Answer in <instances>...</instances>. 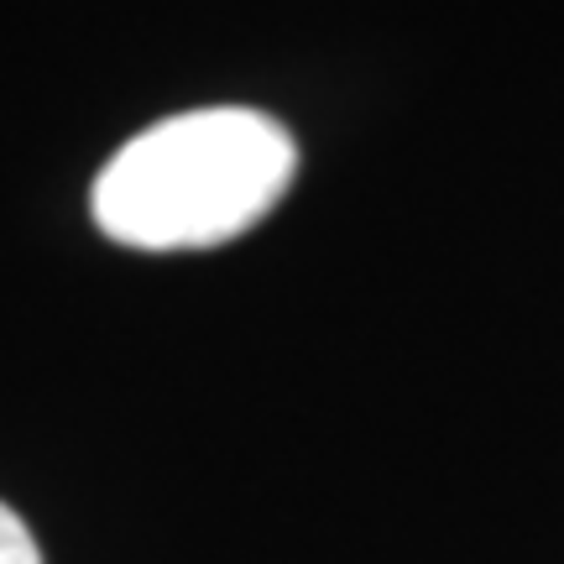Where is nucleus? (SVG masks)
<instances>
[{
    "instance_id": "1",
    "label": "nucleus",
    "mask_w": 564,
    "mask_h": 564,
    "mask_svg": "<svg viewBox=\"0 0 564 564\" xmlns=\"http://www.w3.org/2000/svg\"><path fill=\"white\" fill-rule=\"evenodd\" d=\"M299 147L262 110L215 105L147 126L105 162L89 209L131 251H199L246 236L288 194Z\"/></svg>"
},
{
    "instance_id": "2",
    "label": "nucleus",
    "mask_w": 564,
    "mask_h": 564,
    "mask_svg": "<svg viewBox=\"0 0 564 564\" xmlns=\"http://www.w3.org/2000/svg\"><path fill=\"white\" fill-rule=\"evenodd\" d=\"M0 564H42L32 528L17 518V507L0 502Z\"/></svg>"
}]
</instances>
